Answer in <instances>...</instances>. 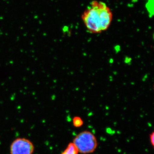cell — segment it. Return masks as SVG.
<instances>
[{"label": "cell", "instance_id": "cell-2", "mask_svg": "<svg viewBox=\"0 0 154 154\" xmlns=\"http://www.w3.org/2000/svg\"><path fill=\"white\" fill-rule=\"evenodd\" d=\"M72 143L76 147L79 152L83 154L94 152L98 146L96 136L89 131H84L77 134Z\"/></svg>", "mask_w": 154, "mask_h": 154}, {"label": "cell", "instance_id": "cell-5", "mask_svg": "<svg viewBox=\"0 0 154 154\" xmlns=\"http://www.w3.org/2000/svg\"><path fill=\"white\" fill-rule=\"evenodd\" d=\"M72 123L73 126L76 128H80L84 124V121L79 116H75L72 119Z\"/></svg>", "mask_w": 154, "mask_h": 154}, {"label": "cell", "instance_id": "cell-4", "mask_svg": "<svg viewBox=\"0 0 154 154\" xmlns=\"http://www.w3.org/2000/svg\"><path fill=\"white\" fill-rule=\"evenodd\" d=\"M78 149L72 143H70L61 154H79Z\"/></svg>", "mask_w": 154, "mask_h": 154}, {"label": "cell", "instance_id": "cell-1", "mask_svg": "<svg viewBox=\"0 0 154 154\" xmlns=\"http://www.w3.org/2000/svg\"><path fill=\"white\" fill-rule=\"evenodd\" d=\"M113 15L110 8L101 1H93L82 15V20L87 31L92 34H99L110 27Z\"/></svg>", "mask_w": 154, "mask_h": 154}, {"label": "cell", "instance_id": "cell-6", "mask_svg": "<svg viewBox=\"0 0 154 154\" xmlns=\"http://www.w3.org/2000/svg\"><path fill=\"white\" fill-rule=\"evenodd\" d=\"M149 139L151 144L153 147L154 146V132H152L149 135Z\"/></svg>", "mask_w": 154, "mask_h": 154}, {"label": "cell", "instance_id": "cell-3", "mask_svg": "<svg viewBox=\"0 0 154 154\" xmlns=\"http://www.w3.org/2000/svg\"><path fill=\"white\" fill-rule=\"evenodd\" d=\"M35 147L28 139L19 137L14 140L10 146L11 154H33Z\"/></svg>", "mask_w": 154, "mask_h": 154}]
</instances>
